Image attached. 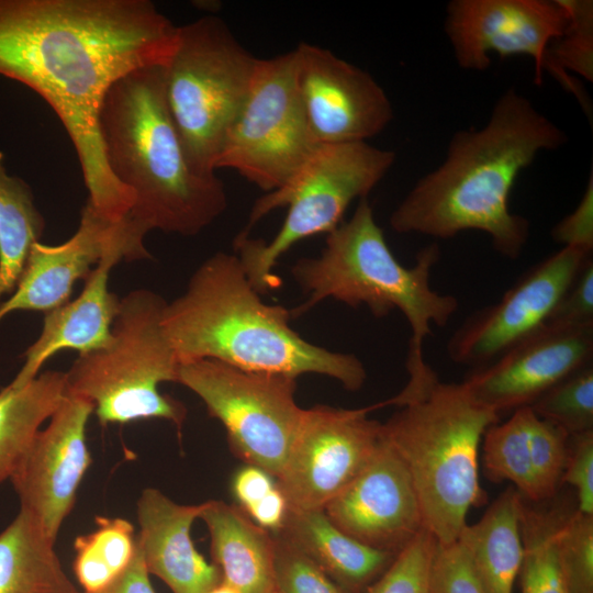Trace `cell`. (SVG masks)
Wrapping results in <instances>:
<instances>
[{"label":"cell","instance_id":"cell-20","mask_svg":"<svg viewBox=\"0 0 593 593\" xmlns=\"http://www.w3.org/2000/svg\"><path fill=\"white\" fill-rule=\"evenodd\" d=\"M203 508L178 504L160 490L146 488L136 501L137 546L149 574L172 593H205L222 581V573L195 549L191 528Z\"/></svg>","mask_w":593,"mask_h":593},{"label":"cell","instance_id":"cell-8","mask_svg":"<svg viewBox=\"0 0 593 593\" xmlns=\"http://www.w3.org/2000/svg\"><path fill=\"white\" fill-rule=\"evenodd\" d=\"M167 301L148 289L120 299L112 342L79 355L66 377V391L88 399L102 425L165 419L180 432L186 406L158 387L177 382L179 361L163 328Z\"/></svg>","mask_w":593,"mask_h":593},{"label":"cell","instance_id":"cell-1","mask_svg":"<svg viewBox=\"0 0 593 593\" xmlns=\"http://www.w3.org/2000/svg\"><path fill=\"white\" fill-rule=\"evenodd\" d=\"M178 30L148 0H0V75L52 107L78 155L87 201L110 222L127 215L134 195L105 160L103 99L128 72L165 67Z\"/></svg>","mask_w":593,"mask_h":593},{"label":"cell","instance_id":"cell-5","mask_svg":"<svg viewBox=\"0 0 593 593\" xmlns=\"http://www.w3.org/2000/svg\"><path fill=\"white\" fill-rule=\"evenodd\" d=\"M439 255L438 245L432 244L419 250L413 267L402 266L389 248L369 201L360 199L351 217L326 234L318 256L293 265L291 273L306 299L291 310L292 317L327 299L351 307L365 305L377 317L399 310L411 328L405 385H424L438 378L424 359L425 338L432 334V325L445 326L459 305L455 296L430 287V272Z\"/></svg>","mask_w":593,"mask_h":593},{"label":"cell","instance_id":"cell-10","mask_svg":"<svg viewBox=\"0 0 593 593\" xmlns=\"http://www.w3.org/2000/svg\"><path fill=\"white\" fill-rule=\"evenodd\" d=\"M318 146L299 93L294 49L257 58L247 97L223 138L214 170H236L268 193L287 184Z\"/></svg>","mask_w":593,"mask_h":593},{"label":"cell","instance_id":"cell-40","mask_svg":"<svg viewBox=\"0 0 593 593\" xmlns=\"http://www.w3.org/2000/svg\"><path fill=\"white\" fill-rule=\"evenodd\" d=\"M552 238L562 244L591 254L593 249V177L577 208L564 216L551 231Z\"/></svg>","mask_w":593,"mask_h":593},{"label":"cell","instance_id":"cell-15","mask_svg":"<svg viewBox=\"0 0 593 593\" xmlns=\"http://www.w3.org/2000/svg\"><path fill=\"white\" fill-rule=\"evenodd\" d=\"M93 412L88 399L65 391L48 425L38 430L10 479L20 510L55 542L92 462L86 430Z\"/></svg>","mask_w":593,"mask_h":593},{"label":"cell","instance_id":"cell-9","mask_svg":"<svg viewBox=\"0 0 593 593\" xmlns=\"http://www.w3.org/2000/svg\"><path fill=\"white\" fill-rule=\"evenodd\" d=\"M256 63L219 16L179 26L176 49L164 67L165 96L197 172L215 174V158L247 97Z\"/></svg>","mask_w":593,"mask_h":593},{"label":"cell","instance_id":"cell-32","mask_svg":"<svg viewBox=\"0 0 593 593\" xmlns=\"http://www.w3.org/2000/svg\"><path fill=\"white\" fill-rule=\"evenodd\" d=\"M530 407L569 435L593 430V363L555 384Z\"/></svg>","mask_w":593,"mask_h":593},{"label":"cell","instance_id":"cell-13","mask_svg":"<svg viewBox=\"0 0 593 593\" xmlns=\"http://www.w3.org/2000/svg\"><path fill=\"white\" fill-rule=\"evenodd\" d=\"M569 16L560 0H452L445 32L459 67L482 71L490 53L533 58L535 83L550 72L549 46L561 36Z\"/></svg>","mask_w":593,"mask_h":593},{"label":"cell","instance_id":"cell-37","mask_svg":"<svg viewBox=\"0 0 593 593\" xmlns=\"http://www.w3.org/2000/svg\"><path fill=\"white\" fill-rule=\"evenodd\" d=\"M430 593H484L462 546L455 541L437 545L430 579Z\"/></svg>","mask_w":593,"mask_h":593},{"label":"cell","instance_id":"cell-26","mask_svg":"<svg viewBox=\"0 0 593 593\" xmlns=\"http://www.w3.org/2000/svg\"><path fill=\"white\" fill-rule=\"evenodd\" d=\"M65 391V372L55 370L40 373L21 388L0 390V484L10 481Z\"/></svg>","mask_w":593,"mask_h":593},{"label":"cell","instance_id":"cell-6","mask_svg":"<svg viewBox=\"0 0 593 593\" xmlns=\"http://www.w3.org/2000/svg\"><path fill=\"white\" fill-rule=\"evenodd\" d=\"M378 404L400 409L382 423V435L411 477L424 528L438 545L457 541L470 507L485 502L479 446L500 417L477 403L462 382L439 379Z\"/></svg>","mask_w":593,"mask_h":593},{"label":"cell","instance_id":"cell-2","mask_svg":"<svg viewBox=\"0 0 593 593\" xmlns=\"http://www.w3.org/2000/svg\"><path fill=\"white\" fill-rule=\"evenodd\" d=\"M566 142L557 124L511 88L483 127L451 137L443 163L414 184L392 212L390 226L443 239L480 231L499 254L514 260L529 237V222L510 210L514 182L540 152Z\"/></svg>","mask_w":593,"mask_h":593},{"label":"cell","instance_id":"cell-31","mask_svg":"<svg viewBox=\"0 0 593 593\" xmlns=\"http://www.w3.org/2000/svg\"><path fill=\"white\" fill-rule=\"evenodd\" d=\"M560 2L568 13L569 22L563 34L549 46V74L589 111L585 92L568 70L593 81V3L588 0Z\"/></svg>","mask_w":593,"mask_h":593},{"label":"cell","instance_id":"cell-12","mask_svg":"<svg viewBox=\"0 0 593 593\" xmlns=\"http://www.w3.org/2000/svg\"><path fill=\"white\" fill-rule=\"evenodd\" d=\"M376 409H304L276 483L290 508H324L367 465L382 435V423L369 417Z\"/></svg>","mask_w":593,"mask_h":593},{"label":"cell","instance_id":"cell-21","mask_svg":"<svg viewBox=\"0 0 593 593\" xmlns=\"http://www.w3.org/2000/svg\"><path fill=\"white\" fill-rule=\"evenodd\" d=\"M121 260L118 255L103 257L75 300L45 313L42 332L25 350L24 363L9 387L21 388L32 381L42 366L60 350H77L82 355L110 345L121 298L109 290V275Z\"/></svg>","mask_w":593,"mask_h":593},{"label":"cell","instance_id":"cell-25","mask_svg":"<svg viewBox=\"0 0 593 593\" xmlns=\"http://www.w3.org/2000/svg\"><path fill=\"white\" fill-rule=\"evenodd\" d=\"M54 546L41 525L20 510L0 533V593H82Z\"/></svg>","mask_w":593,"mask_h":593},{"label":"cell","instance_id":"cell-43","mask_svg":"<svg viewBox=\"0 0 593 593\" xmlns=\"http://www.w3.org/2000/svg\"><path fill=\"white\" fill-rule=\"evenodd\" d=\"M99 593H156L138 546L128 567Z\"/></svg>","mask_w":593,"mask_h":593},{"label":"cell","instance_id":"cell-23","mask_svg":"<svg viewBox=\"0 0 593 593\" xmlns=\"http://www.w3.org/2000/svg\"><path fill=\"white\" fill-rule=\"evenodd\" d=\"M281 536L346 590H359L387 569L394 553L376 549L337 527L324 508L288 507Z\"/></svg>","mask_w":593,"mask_h":593},{"label":"cell","instance_id":"cell-38","mask_svg":"<svg viewBox=\"0 0 593 593\" xmlns=\"http://www.w3.org/2000/svg\"><path fill=\"white\" fill-rule=\"evenodd\" d=\"M577 494V510L593 515V430L570 435L561 483Z\"/></svg>","mask_w":593,"mask_h":593},{"label":"cell","instance_id":"cell-22","mask_svg":"<svg viewBox=\"0 0 593 593\" xmlns=\"http://www.w3.org/2000/svg\"><path fill=\"white\" fill-rule=\"evenodd\" d=\"M211 538L214 564L222 581L240 593H272L276 585V541L244 511L220 500L203 502L200 517Z\"/></svg>","mask_w":593,"mask_h":593},{"label":"cell","instance_id":"cell-41","mask_svg":"<svg viewBox=\"0 0 593 593\" xmlns=\"http://www.w3.org/2000/svg\"><path fill=\"white\" fill-rule=\"evenodd\" d=\"M275 486L276 483L269 473L250 465L239 469L232 482L234 496L243 511L266 496Z\"/></svg>","mask_w":593,"mask_h":593},{"label":"cell","instance_id":"cell-42","mask_svg":"<svg viewBox=\"0 0 593 593\" xmlns=\"http://www.w3.org/2000/svg\"><path fill=\"white\" fill-rule=\"evenodd\" d=\"M288 502L276 485L266 496L246 510V514L258 526L278 532L288 512Z\"/></svg>","mask_w":593,"mask_h":593},{"label":"cell","instance_id":"cell-29","mask_svg":"<svg viewBox=\"0 0 593 593\" xmlns=\"http://www.w3.org/2000/svg\"><path fill=\"white\" fill-rule=\"evenodd\" d=\"M97 528L75 539L74 571L83 593H99L131 563L137 548L133 524L98 516Z\"/></svg>","mask_w":593,"mask_h":593},{"label":"cell","instance_id":"cell-11","mask_svg":"<svg viewBox=\"0 0 593 593\" xmlns=\"http://www.w3.org/2000/svg\"><path fill=\"white\" fill-rule=\"evenodd\" d=\"M177 383L197 394L222 423L238 457L276 479L280 475L304 412L295 401L296 378L201 359L180 363Z\"/></svg>","mask_w":593,"mask_h":593},{"label":"cell","instance_id":"cell-18","mask_svg":"<svg viewBox=\"0 0 593 593\" xmlns=\"http://www.w3.org/2000/svg\"><path fill=\"white\" fill-rule=\"evenodd\" d=\"M107 255L122 260L150 258L134 243L125 221L102 217L87 201L75 234L58 245L35 243L13 292L0 303V322L18 310L52 311L69 301L72 287L87 277Z\"/></svg>","mask_w":593,"mask_h":593},{"label":"cell","instance_id":"cell-39","mask_svg":"<svg viewBox=\"0 0 593 593\" xmlns=\"http://www.w3.org/2000/svg\"><path fill=\"white\" fill-rule=\"evenodd\" d=\"M548 324L593 326V261L590 257L551 311Z\"/></svg>","mask_w":593,"mask_h":593},{"label":"cell","instance_id":"cell-35","mask_svg":"<svg viewBox=\"0 0 593 593\" xmlns=\"http://www.w3.org/2000/svg\"><path fill=\"white\" fill-rule=\"evenodd\" d=\"M570 435L534 413L529 430L530 462L539 503L553 499L568 455Z\"/></svg>","mask_w":593,"mask_h":593},{"label":"cell","instance_id":"cell-17","mask_svg":"<svg viewBox=\"0 0 593 593\" xmlns=\"http://www.w3.org/2000/svg\"><path fill=\"white\" fill-rule=\"evenodd\" d=\"M593 326L545 323L462 381L471 398L497 414L530 406L573 372L592 365Z\"/></svg>","mask_w":593,"mask_h":593},{"label":"cell","instance_id":"cell-45","mask_svg":"<svg viewBox=\"0 0 593 593\" xmlns=\"http://www.w3.org/2000/svg\"><path fill=\"white\" fill-rule=\"evenodd\" d=\"M272 593H280L278 590L273 591Z\"/></svg>","mask_w":593,"mask_h":593},{"label":"cell","instance_id":"cell-34","mask_svg":"<svg viewBox=\"0 0 593 593\" xmlns=\"http://www.w3.org/2000/svg\"><path fill=\"white\" fill-rule=\"evenodd\" d=\"M437 540L423 528L403 547L367 593H430L429 579Z\"/></svg>","mask_w":593,"mask_h":593},{"label":"cell","instance_id":"cell-16","mask_svg":"<svg viewBox=\"0 0 593 593\" xmlns=\"http://www.w3.org/2000/svg\"><path fill=\"white\" fill-rule=\"evenodd\" d=\"M294 53L299 93L318 145L367 142L389 125L392 104L369 72L317 45L301 43Z\"/></svg>","mask_w":593,"mask_h":593},{"label":"cell","instance_id":"cell-30","mask_svg":"<svg viewBox=\"0 0 593 593\" xmlns=\"http://www.w3.org/2000/svg\"><path fill=\"white\" fill-rule=\"evenodd\" d=\"M533 417L532 407L524 406L513 411L507 421L491 425L482 437L483 463L491 481H510L526 501L539 503L529 450Z\"/></svg>","mask_w":593,"mask_h":593},{"label":"cell","instance_id":"cell-28","mask_svg":"<svg viewBox=\"0 0 593 593\" xmlns=\"http://www.w3.org/2000/svg\"><path fill=\"white\" fill-rule=\"evenodd\" d=\"M567 505L549 508L524 500L521 532L524 556L522 593H570L558 549V532Z\"/></svg>","mask_w":593,"mask_h":593},{"label":"cell","instance_id":"cell-19","mask_svg":"<svg viewBox=\"0 0 593 593\" xmlns=\"http://www.w3.org/2000/svg\"><path fill=\"white\" fill-rule=\"evenodd\" d=\"M324 511L347 535L394 555L424 528L411 477L383 435L367 465Z\"/></svg>","mask_w":593,"mask_h":593},{"label":"cell","instance_id":"cell-46","mask_svg":"<svg viewBox=\"0 0 593 593\" xmlns=\"http://www.w3.org/2000/svg\"><path fill=\"white\" fill-rule=\"evenodd\" d=\"M83 593V592H82Z\"/></svg>","mask_w":593,"mask_h":593},{"label":"cell","instance_id":"cell-3","mask_svg":"<svg viewBox=\"0 0 593 593\" xmlns=\"http://www.w3.org/2000/svg\"><path fill=\"white\" fill-rule=\"evenodd\" d=\"M260 295L236 254L219 251L204 260L163 313L179 363L213 359L293 378L321 374L348 391L363 385L367 372L357 356L307 342L291 327L290 310Z\"/></svg>","mask_w":593,"mask_h":593},{"label":"cell","instance_id":"cell-4","mask_svg":"<svg viewBox=\"0 0 593 593\" xmlns=\"http://www.w3.org/2000/svg\"><path fill=\"white\" fill-rule=\"evenodd\" d=\"M99 132L110 171L134 195L125 221L136 242L152 230L198 235L226 210L224 183L187 158L167 107L164 66L135 69L111 86Z\"/></svg>","mask_w":593,"mask_h":593},{"label":"cell","instance_id":"cell-27","mask_svg":"<svg viewBox=\"0 0 593 593\" xmlns=\"http://www.w3.org/2000/svg\"><path fill=\"white\" fill-rule=\"evenodd\" d=\"M3 159L0 153V303L15 289L45 226L31 189L7 174Z\"/></svg>","mask_w":593,"mask_h":593},{"label":"cell","instance_id":"cell-7","mask_svg":"<svg viewBox=\"0 0 593 593\" xmlns=\"http://www.w3.org/2000/svg\"><path fill=\"white\" fill-rule=\"evenodd\" d=\"M394 161V152L367 142L323 144L287 184L257 199L234 242L253 287L260 294L280 288L273 271L280 257L336 228L350 203L367 198Z\"/></svg>","mask_w":593,"mask_h":593},{"label":"cell","instance_id":"cell-44","mask_svg":"<svg viewBox=\"0 0 593 593\" xmlns=\"http://www.w3.org/2000/svg\"><path fill=\"white\" fill-rule=\"evenodd\" d=\"M205 593H240L236 588L232 586L231 584L221 581L217 585L210 589Z\"/></svg>","mask_w":593,"mask_h":593},{"label":"cell","instance_id":"cell-24","mask_svg":"<svg viewBox=\"0 0 593 593\" xmlns=\"http://www.w3.org/2000/svg\"><path fill=\"white\" fill-rule=\"evenodd\" d=\"M524 500L513 485L507 486L477 523L463 527L457 539L484 593H513L524 556Z\"/></svg>","mask_w":593,"mask_h":593},{"label":"cell","instance_id":"cell-33","mask_svg":"<svg viewBox=\"0 0 593 593\" xmlns=\"http://www.w3.org/2000/svg\"><path fill=\"white\" fill-rule=\"evenodd\" d=\"M558 549L570 593H593V515L567 506Z\"/></svg>","mask_w":593,"mask_h":593},{"label":"cell","instance_id":"cell-36","mask_svg":"<svg viewBox=\"0 0 593 593\" xmlns=\"http://www.w3.org/2000/svg\"><path fill=\"white\" fill-rule=\"evenodd\" d=\"M276 541V585L280 593H346L317 563L283 536Z\"/></svg>","mask_w":593,"mask_h":593},{"label":"cell","instance_id":"cell-14","mask_svg":"<svg viewBox=\"0 0 593 593\" xmlns=\"http://www.w3.org/2000/svg\"><path fill=\"white\" fill-rule=\"evenodd\" d=\"M590 257L562 247L533 266L496 303L471 314L455 331L447 344L449 358L474 369L537 331Z\"/></svg>","mask_w":593,"mask_h":593}]
</instances>
